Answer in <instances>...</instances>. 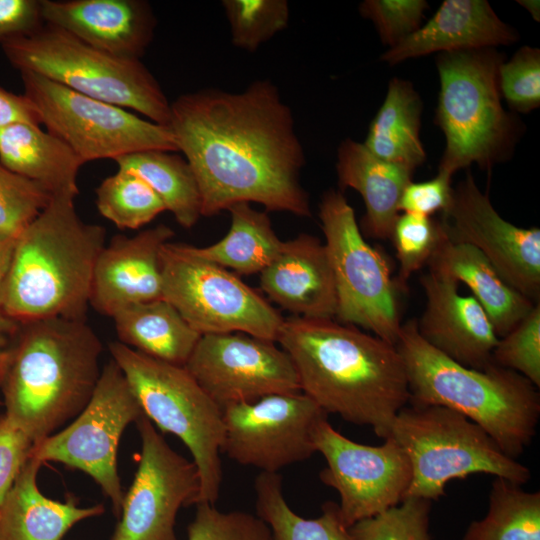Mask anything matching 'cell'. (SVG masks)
Listing matches in <instances>:
<instances>
[{"label":"cell","mask_w":540,"mask_h":540,"mask_svg":"<svg viewBox=\"0 0 540 540\" xmlns=\"http://www.w3.org/2000/svg\"><path fill=\"white\" fill-rule=\"evenodd\" d=\"M493 364L513 370L540 386V303L505 336L499 338Z\"/></svg>","instance_id":"f35d334b"},{"label":"cell","mask_w":540,"mask_h":540,"mask_svg":"<svg viewBox=\"0 0 540 540\" xmlns=\"http://www.w3.org/2000/svg\"><path fill=\"white\" fill-rule=\"evenodd\" d=\"M43 463L29 457L0 506V540H62L78 522L99 516L102 504L79 507L44 496L37 484Z\"/></svg>","instance_id":"d4e9b609"},{"label":"cell","mask_w":540,"mask_h":540,"mask_svg":"<svg viewBox=\"0 0 540 540\" xmlns=\"http://www.w3.org/2000/svg\"><path fill=\"white\" fill-rule=\"evenodd\" d=\"M173 235L164 224L131 237L115 235L96 259L89 305L112 317L128 306L163 298L160 251Z\"/></svg>","instance_id":"ffe728a7"},{"label":"cell","mask_w":540,"mask_h":540,"mask_svg":"<svg viewBox=\"0 0 540 540\" xmlns=\"http://www.w3.org/2000/svg\"><path fill=\"white\" fill-rule=\"evenodd\" d=\"M260 289L293 316L335 319L337 293L324 243L301 233L284 241L276 258L260 273Z\"/></svg>","instance_id":"7402d4cb"},{"label":"cell","mask_w":540,"mask_h":540,"mask_svg":"<svg viewBox=\"0 0 540 540\" xmlns=\"http://www.w3.org/2000/svg\"><path fill=\"white\" fill-rule=\"evenodd\" d=\"M162 293L200 335L241 332L277 341L284 317L226 268L193 245L167 242L160 251Z\"/></svg>","instance_id":"30bf717a"},{"label":"cell","mask_w":540,"mask_h":540,"mask_svg":"<svg viewBox=\"0 0 540 540\" xmlns=\"http://www.w3.org/2000/svg\"><path fill=\"white\" fill-rule=\"evenodd\" d=\"M75 199L52 197L16 238L0 292V311L18 322L85 320L96 259L105 229L84 222Z\"/></svg>","instance_id":"277c9868"},{"label":"cell","mask_w":540,"mask_h":540,"mask_svg":"<svg viewBox=\"0 0 540 540\" xmlns=\"http://www.w3.org/2000/svg\"><path fill=\"white\" fill-rule=\"evenodd\" d=\"M495 48L439 53L435 123L445 136L438 173L452 177L476 163L490 171L511 156L520 128L501 103Z\"/></svg>","instance_id":"8992f818"},{"label":"cell","mask_w":540,"mask_h":540,"mask_svg":"<svg viewBox=\"0 0 540 540\" xmlns=\"http://www.w3.org/2000/svg\"><path fill=\"white\" fill-rule=\"evenodd\" d=\"M171 131L199 186L202 216L236 203L310 217L300 182L305 153L290 107L268 79L240 92H187L171 102Z\"/></svg>","instance_id":"6da1fadb"},{"label":"cell","mask_w":540,"mask_h":540,"mask_svg":"<svg viewBox=\"0 0 540 540\" xmlns=\"http://www.w3.org/2000/svg\"><path fill=\"white\" fill-rule=\"evenodd\" d=\"M1 48L19 72L30 71L82 95L132 109L156 124L169 122L171 102L141 60L114 57L47 23Z\"/></svg>","instance_id":"52a82bcc"},{"label":"cell","mask_w":540,"mask_h":540,"mask_svg":"<svg viewBox=\"0 0 540 540\" xmlns=\"http://www.w3.org/2000/svg\"><path fill=\"white\" fill-rule=\"evenodd\" d=\"M517 2L530 13L535 21L539 22L540 2L538 0H519Z\"/></svg>","instance_id":"681fc988"},{"label":"cell","mask_w":540,"mask_h":540,"mask_svg":"<svg viewBox=\"0 0 540 540\" xmlns=\"http://www.w3.org/2000/svg\"><path fill=\"white\" fill-rule=\"evenodd\" d=\"M135 423L141 438L138 468L111 540H178L179 509L197 503V468L168 445L144 414Z\"/></svg>","instance_id":"e0dca14e"},{"label":"cell","mask_w":540,"mask_h":540,"mask_svg":"<svg viewBox=\"0 0 540 540\" xmlns=\"http://www.w3.org/2000/svg\"><path fill=\"white\" fill-rule=\"evenodd\" d=\"M44 24L42 0H0V46L28 36Z\"/></svg>","instance_id":"f6af8a7d"},{"label":"cell","mask_w":540,"mask_h":540,"mask_svg":"<svg viewBox=\"0 0 540 540\" xmlns=\"http://www.w3.org/2000/svg\"><path fill=\"white\" fill-rule=\"evenodd\" d=\"M0 163L40 185L52 197L79 194L78 173L84 165L62 140L39 125L18 122L0 127Z\"/></svg>","instance_id":"484cf974"},{"label":"cell","mask_w":540,"mask_h":540,"mask_svg":"<svg viewBox=\"0 0 540 540\" xmlns=\"http://www.w3.org/2000/svg\"><path fill=\"white\" fill-rule=\"evenodd\" d=\"M99 213L119 229H138L166 211L150 186L127 170L118 169L96 188Z\"/></svg>","instance_id":"836d02e7"},{"label":"cell","mask_w":540,"mask_h":540,"mask_svg":"<svg viewBox=\"0 0 540 540\" xmlns=\"http://www.w3.org/2000/svg\"><path fill=\"white\" fill-rule=\"evenodd\" d=\"M427 8L424 0H365L359 13L373 22L382 43L393 48L420 28Z\"/></svg>","instance_id":"b9f144b4"},{"label":"cell","mask_w":540,"mask_h":540,"mask_svg":"<svg viewBox=\"0 0 540 540\" xmlns=\"http://www.w3.org/2000/svg\"><path fill=\"white\" fill-rule=\"evenodd\" d=\"M425 310L417 320L419 335L453 361L483 370L493 364L498 343L493 324L479 302L459 292V283L430 271L420 278Z\"/></svg>","instance_id":"d6986e66"},{"label":"cell","mask_w":540,"mask_h":540,"mask_svg":"<svg viewBox=\"0 0 540 540\" xmlns=\"http://www.w3.org/2000/svg\"><path fill=\"white\" fill-rule=\"evenodd\" d=\"M276 342L290 356L301 392L322 410L389 436L410 400L395 345L334 319L297 316L284 318Z\"/></svg>","instance_id":"7a4b0ae2"},{"label":"cell","mask_w":540,"mask_h":540,"mask_svg":"<svg viewBox=\"0 0 540 540\" xmlns=\"http://www.w3.org/2000/svg\"><path fill=\"white\" fill-rule=\"evenodd\" d=\"M187 540H274L269 526L257 515L220 511L214 504H196Z\"/></svg>","instance_id":"ab89813d"},{"label":"cell","mask_w":540,"mask_h":540,"mask_svg":"<svg viewBox=\"0 0 540 540\" xmlns=\"http://www.w3.org/2000/svg\"><path fill=\"white\" fill-rule=\"evenodd\" d=\"M396 348L406 369L411 405H439L480 426L511 458L527 448L540 417V394L519 373L491 364L465 367L429 345L417 320L401 326Z\"/></svg>","instance_id":"5b68a950"},{"label":"cell","mask_w":540,"mask_h":540,"mask_svg":"<svg viewBox=\"0 0 540 540\" xmlns=\"http://www.w3.org/2000/svg\"><path fill=\"white\" fill-rule=\"evenodd\" d=\"M222 451L235 462L278 473L315 452L313 433L328 414L302 392L274 394L223 411Z\"/></svg>","instance_id":"2e32d148"},{"label":"cell","mask_w":540,"mask_h":540,"mask_svg":"<svg viewBox=\"0 0 540 540\" xmlns=\"http://www.w3.org/2000/svg\"><path fill=\"white\" fill-rule=\"evenodd\" d=\"M0 404H1V402H0Z\"/></svg>","instance_id":"f907efd6"},{"label":"cell","mask_w":540,"mask_h":540,"mask_svg":"<svg viewBox=\"0 0 540 540\" xmlns=\"http://www.w3.org/2000/svg\"><path fill=\"white\" fill-rule=\"evenodd\" d=\"M143 415L119 366L111 359L101 370L94 392L64 429L35 443L29 457L42 463L60 462L87 473L110 499L120 516L124 499L117 451L126 427Z\"/></svg>","instance_id":"4fadbf2b"},{"label":"cell","mask_w":540,"mask_h":540,"mask_svg":"<svg viewBox=\"0 0 540 540\" xmlns=\"http://www.w3.org/2000/svg\"><path fill=\"white\" fill-rule=\"evenodd\" d=\"M257 516L274 540H356L340 516L338 504L325 502L316 518H304L288 505L279 473L261 472L255 479Z\"/></svg>","instance_id":"1f68e13d"},{"label":"cell","mask_w":540,"mask_h":540,"mask_svg":"<svg viewBox=\"0 0 540 540\" xmlns=\"http://www.w3.org/2000/svg\"><path fill=\"white\" fill-rule=\"evenodd\" d=\"M44 22L114 57L141 60L157 24L144 0H42Z\"/></svg>","instance_id":"44dd1931"},{"label":"cell","mask_w":540,"mask_h":540,"mask_svg":"<svg viewBox=\"0 0 540 540\" xmlns=\"http://www.w3.org/2000/svg\"><path fill=\"white\" fill-rule=\"evenodd\" d=\"M389 436L403 448L411 465L404 499L438 500L445 495L447 483L477 473L518 485L531 478L530 469L506 455L480 426L447 407L406 405L396 415Z\"/></svg>","instance_id":"ba28073f"},{"label":"cell","mask_w":540,"mask_h":540,"mask_svg":"<svg viewBox=\"0 0 540 540\" xmlns=\"http://www.w3.org/2000/svg\"><path fill=\"white\" fill-rule=\"evenodd\" d=\"M422 110L413 85L393 78L363 144L378 158L414 171L426 160L420 140Z\"/></svg>","instance_id":"f1b7e54d"},{"label":"cell","mask_w":540,"mask_h":540,"mask_svg":"<svg viewBox=\"0 0 540 540\" xmlns=\"http://www.w3.org/2000/svg\"><path fill=\"white\" fill-rule=\"evenodd\" d=\"M18 122L41 124L37 109L24 94L0 87V127Z\"/></svg>","instance_id":"bcb514c9"},{"label":"cell","mask_w":540,"mask_h":540,"mask_svg":"<svg viewBox=\"0 0 540 540\" xmlns=\"http://www.w3.org/2000/svg\"><path fill=\"white\" fill-rule=\"evenodd\" d=\"M451 178L437 173L429 180L411 181L402 192L398 206L399 212L429 217L439 211L442 213L452 198Z\"/></svg>","instance_id":"ee69618b"},{"label":"cell","mask_w":540,"mask_h":540,"mask_svg":"<svg viewBox=\"0 0 540 540\" xmlns=\"http://www.w3.org/2000/svg\"><path fill=\"white\" fill-rule=\"evenodd\" d=\"M20 76L23 94L37 109L46 131L67 144L84 164L146 150L178 151L167 126L39 74L20 71Z\"/></svg>","instance_id":"7c38bea8"},{"label":"cell","mask_w":540,"mask_h":540,"mask_svg":"<svg viewBox=\"0 0 540 540\" xmlns=\"http://www.w3.org/2000/svg\"><path fill=\"white\" fill-rule=\"evenodd\" d=\"M431 501L405 498L398 505L350 527L356 540H430Z\"/></svg>","instance_id":"8d00e7d4"},{"label":"cell","mask_w":540,"mask_h":540,"mask_svg":"<svg viewBox=\"0 0 540 540\" xmlns=\"http://www.w3.org/2000/svg\"><path fill=\"white\" fill-rule=\"evenodd\" d=\"M275 343L241 332L201 335L184 367L222 411L301 392L290 356Z\"/></svg>","instance_id":"9a60e30c"},{"label":"cell","mask_w":540,"mask_h":540,"mask_svg":"<svg viewBox=\"0 0 540 540\" xmlns=\"http://www.w3.org/2000/svg\"><path fill=\"white\" fill-rule=\"evenodd\" d=\"M19 323L0 311V386L10 360V343Z\"/></svg>","instance_id":"7dc6e473"},{"label":"cell","mask_w":540,"mask_h":540,"mask_svg":"<svg viewBox=\"0 0 540 540\" xmlns=\"http://www.w3.org/2000/svg\"><path fill=\"white\" fill-rule=\"evenodd\" d=\"M227 210L231 215L227 234L212 245L194 246L195 252L240 275L260 273L276 258L284 241L276 235L268 214L250 203H236Z\"/></svg>","instance_id":"f546056e"},{"label":"cell","mask_w":540,"mask_h":540,"mask_svg":"<svg viewBox=\"0 0 540 540\" xmlns=\"http://www.w3.org/2000/svg\"><path fill=\"white\" fill-rule=\"evenodd\" d=\"M111 318L119 342L178 366L186 364L201 336L164 298L128 306Z\"/></svg>","instance_id":"83f0119b"},{"label":"cell","mask_w":540,"mask_h":540,"mask_svg":"<svg viewBox=\"0 0 540 540\" xmlns=\"http://www.w3.org/2000/svg\"><path fill=\"white\" fill-rule=\"evenodd\" d=\"M318 215L336 286L335 318L396 345L402 325L388 261L366 242L342 191L327 190Z\"/></svg>","instance_id":"8fae6325"},{"label":"cell","mask_w":540,"mask_h":540,"mask_svg":"<svg viewBox=\"0 0 540 540\" xmlns=\"http://www.w3.org/2000/svg\"><path fill=\"white\" fill-rule=\"evenodd\" d=\"M34 445L8 416L0 415V506L11 490Z\"/></svg>","instance_id":"7bdbcfd3"},{"label":"cell","mask_w":540,"mask_h":540,"mask_svg":"<svg viewBox=\"0 0 540 540\" xmlns=\"http://www.w3.org/2000/svg\"><path fill=\"white\" fill-rule=\"evenodd\" d=\"M51 199L40 185L0 163V235L16 239Z\"/></svg>","instance_id":"74e56055"},{"label":"cell","mask_w":540,"mask_h":540,"mask_svg":"<svg viewBox=\"0 0 540 540\" xmlns=\"http://www.w3.org/2000/svg\"><path fill=\"white\" fill-rule=\"evenodd\" d=\"M313 441L326 460L320 480L338 492L340 516L348 528L404 499L412 470L407 454L392 437L379 446L357 443L324 419L316 426Z\"/></svg>","instance_id":"5bb4252c"},{"label":"cell","mask_w":540,"mask_h":540,"mask_svg":"<svg viewBox=\"0 0 540 540\" xmlns=\"http://www.w3.org/2000/svg\"><path fill=\"white\" fill-rule=\"evenodd\" d=\"M439 222L447 240L478 249L511 287L539 302V228H522L503 219L469 171L453 188Z\"/></svg>","instance_id":"ac0fdd59"},{"label":"cell","mask_w":540,"mask_h":540,"mask_svg":"<svg viewBox=\"0 0 540 540\" xmlns=\"http://www.w3.org/2000/svg\"><path fill=\"white\" fill-rule=\"evenodd\" d=\"M428 266L430 271L464 283L470 289L491 320L498 338L509 333L536 304L511 287L471 245L453 243L445 237Z\"/></svg>","instance_id":"4316f807"},{"label":"cell","mask_w":540,"mask_h":540,"mask_svg":"<svg viewBox=\"0 0 540 540\" xmlns=\"http://www.w3.org/2000/svg\"><path fill=\"white\" fill-rule=\"evenodd\" d=\"M15 242V238L0 235V292L9 272V268L13 258Z\"/></svg>","instance_id":"c3c4849f"},{"label":"cell","mask_w":540,"mask_h":540,"mask_svg":"<svg viewBox=\"0 0 540 540\" xmlns=\"http://www.w3.org/2000/svg\"><path fill=\"white\" fill-rule=\"evenodd\" d=\"M103 347L85 320L19 323L0 388L5 414L35 443L75 418L101 374Z\"/></svg>","instance_id":"3957f363"},{"label":"cell","mask_w":540,"mask_h":540,"mask_svg":"<svg viewBox=\"0 0 540 540\" xmlns=\"http://www.w3.org/2000/svg\"><path fill=\"white\" fill-rule=\"evenodd\" d=\"M109 351L143 414L190 451L200 480L196 504H214L222 483V410L184 366L151 358L119 341L111 342Z\"/></svg>","instance_id":"9c48e42d"},{"label":"cell","mask_w":540,"mask_h":540,"mask_svg":"<svg viewBox=\"0 0 540 540\" xmlns=\"http://www.w3.org/2000/svg\"><path fill=\"white\" fill-rule=\"evenodd\" d=\"M462 540H540V492L496 477L486 515L469 524Z\"/></svg>","instance_id":"d6a6232c"},{"label":"cell","mask_w":540,"mask_h":540,"mask_svg":"<svg viewBox=\"0 0 540 540\" xmlns=\"http://www.w3.org/2000/svg\"><path fill=\"white\" fill-rule=\"evenodd\" d=\"M517 32L485 0H445L426 24L389 48L381 60L395 65L429 55L510 45Z\"/></svg>","instance_id":"603a6c76"},{"label":"cell","mask_w":540,"mask_h":540,"mask_svg":"<svg viewBox=\"0 0 540 540\" xmlns=\"http://www.w3.org/2000/svg\"><path fill=\"white\" fill-rule=\"evenodd\" d=\"M501 97L510 109L528 113L540 105V50L523 46L498 71Z\"/></svg>","instance_id":"60d3db41"},{"label":"cell","mask_w":540,"mask_h":540,"mask_svg":"<svg viewBox=\"0 0 540 540\" xmlns=\"http://www.w3.org/2000/svg\"><path fill=\"white\" fill-rule=\"evenodd\" d=\"M389 239L393 242L399 262L396 284L406 288L411 275L428 264L445 235L438 220L419 214L400 213Z\"/></svg>","instance_id":"d590c367"},{"label":"cell","mask_w":540,"mask_h":540,"mask_svg":"<svg viewBox=\"0 0 540 540\" xmlns=\"http://www.w3.org/2000/svg\"><path fill=\"white\" fill-rule=\"evenodd\" d=\"M336 172L340 191L352 188L363 198L364 232L375 239H389L400 214L402 192L414 171L378 158L363 143L345 139L337 149Z\"/></svg>","instance_id":"cb8c5ba5"},{"label":"cell","mask_w":540,"mask_h":540,"mask_svg":"<svg viewBox=\"0 0 540 540\" xmlns=\"http://www.w3.org/2000/svg\"><path fill=\"white\" fill-rule=\"evenodd\" d=\"M234 46L255 52L262 44L287 28V0H223Z\"/></svg>","instance_id":"e575fe53"},{"label":"cell","mask_w":540,"mask_h":540,"mask_svg":"<svg viewBox=\"0 0 540 540\" xmlns=\"http://www.w3.org/2000/svg\"><path fill=\"white\" fill-rule=\"evenodd\" d=\"M118 169L145 181L170 211L177 223L192 228L202 216L198 183L187 160L174 152L139 151L114 159Z\"/></svg>","instance_id":"4dcf8cb0"}]
</instances>
